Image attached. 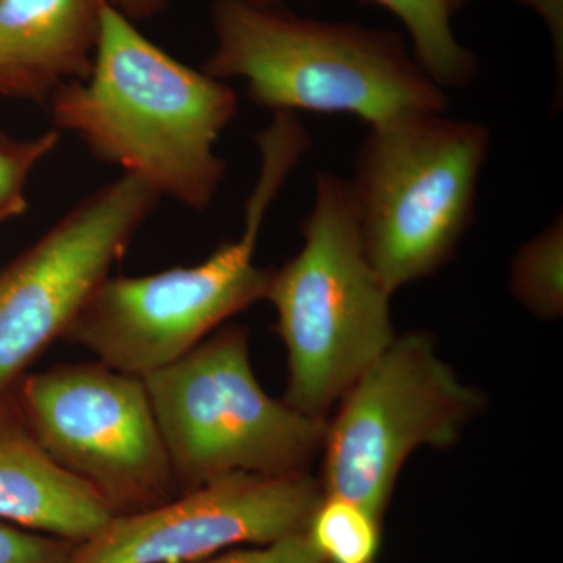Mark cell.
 I'll list each match as a JSON object with an SVG mask.
<instances>
[{
    "mask_svg": "<svg viewBox=\"0 0 563 563\" xmlns=\"http://www.w3.org/2000/svg\"><path fill=\"white\" fill-rule=\"evenodd\" d=\"M54 129L76 135L96 158L187 209H209L228 163L214 152L239 113L225 81L152 43L109 2L90 76L46 107Z\"/></svg>",
    "mask_w": 563,
    "mask_h": 563,
    "instance_id": "obj_1",
    "label": "cell"
},
{
    "mask_svg": "<svg viewBox=\"0 0 563 563\" xmlns=\"http://www.w3.org/2000/svg\"><path fill=\"white\" fill-rule=\"evenodd\" d=\"M210 18L214 49L203 73L242 79L247 98L273 113L352 114L373 125L448 109L446 92L396 33L251 0H211Z\"/></svg>",
    "mask_w": 563,
    "mask_h": 563,
    "instance_id": "obj_2",
    "label": "cell"
},
{
    "mask_svg": "<svg viewBox=\"0 0 563 563\" xmlns=\"http://www.w3.org/2000/svg\"><path fill=\"white\" fill-rule=\"evenodd\" d=\"M255 141L261 174L244 206L242 235L198 265L107 277L63 339L87 347L103 365L144 379L266 298L272 272L254 261L263 221L310 141L291 113L273 114Z\"/></svg>",
    "mask_w": 563,
    "mask_h": 563,
    "instance_id": "obj_3",
    "label": "cell"
},
{
    "mask_svg": "<svg viewBox=\"0 0 563 563\" xmlns=\"http://www.w3.org/2000/svg\"><path fill=\"white\" fill-rule=\"evenodd\" d=\"M301 251L272 272L266 301L288 352L285 402L324 418L393 342L390 296L373 272L350 181L321 173Z\"/></svg>",
    "mask_w": 563,
    "mask_h": 563,
    "instance_id": "obj_4",
    "label": "cell"
},
{
    "mask_svg": "<svg viewBox=\"0 0 563 563\" xmlns=\"http://www.w3.org/2000/svg\"><path fill=\"white\" fill-rule=\"evenodd\" d=\"M490 133L444 113L369 125L350 181L363 251L388 292L442 268L472 224Z\"/></svg>",
    "mask_w": 563,
    "mask_h": 563,
    "instance_id": "obj_5",
    "label": "cell"
},
{
    "mask_svg": "<svg viewBox=\"0 0 563 563\" xmlns=\"http://www.w3.org/2000/svg\"><path fill=\"white\" fill-rule=\"evenodd\" d=\"M143 380L180 493L233 473H306L324 443V418L263 391L240 325L218 329Z\"/></svg>",
    "mask_w": 563,
    "mask_h": 563,
    "instance_id": "obj_6",
    "label": "cell"
},
{
    "mask_svg": "<svg viewBox=\"0 0 563 563\" xmlns=\"http://www.w3.org/2000/svg\"><path fill=\"white\" fill-rule=\"evenodd\" d=\"M483 398L435 354L424 333L395 339L344 393L325 426L322 493L383 520L404 462L457 442Z\"/></svg>",
    "mask_w": 563,
    "mask_h": 563,
    "instance_id": "obj_7",
    "label": "cell"
},
{
    "mask_svg": "<svg viewBox=\"0 0 563 563\" xmlns=\"http://www.w3.org/2000/svg\"><path fill=\"white\" fill-rule=\"evenodd\" d=\"M14 396L41 446L90 485L114 517L179 495L141 377L101 362L60 365L25 377Z\"/></svg>",
    "mask_w": 563,
    "mask_h": 563,
    "instance_id": "obj_8",
    "label": "cell"
},
{
    "mask_svg": "<svg viewBox=\"0 0 563 563\" xmlns=\"http://www.w3.org/2000/svg\"><path fill=\"white\" fill-rule=\"evenodd\" d=\"M158 202L146 184L122 174L0 268V395L66 335Z\"/></svg>",
    "mask_w": 563,
    "mask_h": 563,
    "instance_id": "obj_9",
    "label": "cell"
},
{
    "mask_svg": "<svg viewBox=\"0 0 563 563\" xmlns=\"http://www.w3.org/2000/svg\"><path fill=\"white\" fill-rule=\"evenodd\" d=\"M306 473H233L176 498L111 518L68 563H192L240 547L306 532L322 498Z\"/></svg>",
    "mask_w": 563,
    "mask_h": 563,
    "instance_id": "obj_10",
    "label": "cell"
},
{
    "mask_svg": "<svg viewBox=\"0 0 563 563\" xmlns=\"http://www.w3.org/2000/svg\"><path fill=\"white\" fill-rule=\"evenodd\" d=\"M107 0H0V99L47 107L90 76Z\"/></svg>",
    "mask_w": 563,
    "mask_h": 563,
    "instance_id": "obj_11",
    "label": "cell"
},
{
    "mask_svg": "<svg viewBox=\"0 0 563 563\" xmlns=\"http://www.w3.org/2000/svg\"><path fill=\"white\" fill-rule=\"evenodd\" d=\"M114 515L90 485L41 446L13 393L0 395V523L73 543L98 536Z\"/></svg>",
    "mask_w": 563,
    "mask_h": 563,
    "instance_id": "obj_12",
    "label": "cell"
},
{
    "mask_svg": "<svg viewBox=\"0 0 563 563\" xmlns=\"http://www.w3.org/2000/svg\"><path fill=\"white\" fill-rule=\"evenodd\" d=\"M262 5H277L282 0H251ZM402 21L413 44L418 65L439 87H466L476 76L477 63L472 52L459 44L451 31L448 0H373Z\"/></svg>",
    "mask_w": 563,
    "mask_h": 563,
    "instance_id": "obj_13",
    "label": "cell"
},
{
    "mask_svg": "<svg viewBox=\"0 0 563 563\" xmlns=\"http://www.w3.org/2000/svg\"><path fill=\"white\" fill-rule=\"evenodd\" d=\"M380 521L350 499L322 495L306 532L325 563H374Z\"/></svg>",
    "mask_w": 563,
    "mask_h": 563,
    "instance_id": "obj_14",
    "label": "cell"
},
{
    "mask_svg": "<svg viewBox=\"0 0 563 563\" xmlns=\"http://www.w3.org/2000/svg\"><path fill=\"white\" fill-rule=\"evenodd\" d=\"M563 225L555 221L525 244L512 265V290L518 301L540 318H558L563 307Z\"/></svg>",
    "mask_w": 563,
    "mask_h": 563,
    "instance_id": "obj_15",
    "label": "cell"
},
{
    "mask_svg": "<svg viewBox=\"0 0 563 563\" xmlns=\"http://www.w3.org/2000/svg\"><path fill=\"white\" fill-rule=\"evenodd\" d=\"M58 144L60 131L57 129L33 139H13L0 132V222L14 220L27 211L29 177Z\"/></svg>",
    "mask_w": 563,
    "mask_h": 563,
    "instance_id": "obj_16",
    "label": "cell"
},
{
    "mask_svg": "<svg viewBox=\"0 0 563 563\" xmlns=\"http://www.w3.org/2000/svg\"><path fill=\"white\" fill-rule=\"evenodd\" d=\"M77 543L0 523V563H68Z\"/></svg>",
    "mask_w": 563,
    "mask_h": 563,
    "instance_id": "obj_17",
    "label": "cell"
},
{
    "mask_svg": "<svg viewBox=\"0 0 563 563\" xmlns=\"http://www.w3.org/2000/svg\"><path fill=\"white\" fill-rule=\"evenodd\" d=\"M192 563H325L307 532L292 533L276 542L240 547Z\"/></svg>",
    "mask_w": 563,
    "mask_h": 563,
    "instance_id": "obj_18",
    "label": "cell"
},
{
    "mask_svg": "<svg viewBox=\"0 0 563 563\" xmlns=\"http://www.w3.org/2000/svg\"><path fill=\"white\" fill-rule=\"evenodd\" d=\"M132 22L150 21L168 9V0H107Z\"/></svg>",
    "mask_w": 563,
    "mask_h": 563,
    "instance_id": "obj_19",
    "label": "cell"
},
{
    "mask_svg": "<svg viewBox=\"0 0 563 563\" xmlns=\"http://www.w3.org/2000/svg\"><path fill=\"white\" fill-rule=\"evenodd\" d=\"M450 2V9L455 13V11L461 10L463 5H465L468 0H448Z\"/></svg>",
    "mask_w": 563,
    "mask_h": 563,
    "instance_id": "obj_20",
    "label": "cell"
}]
</instances>
